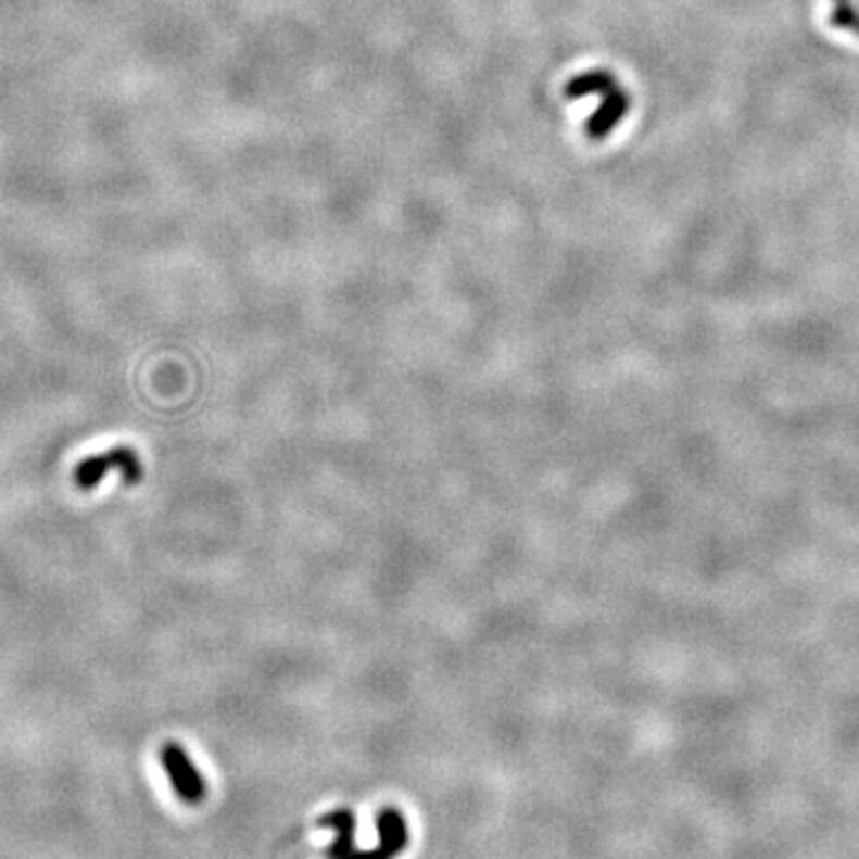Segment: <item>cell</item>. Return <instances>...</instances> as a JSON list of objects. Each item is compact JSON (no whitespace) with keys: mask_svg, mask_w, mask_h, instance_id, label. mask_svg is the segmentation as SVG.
<instances>
[{"mask_svg":"<svg viewBox=\"0 0 859 859\" xmlns=\"http://www.w3.org/2000/svg\"><path fill=\"white\" fill-rule=\"evenodd\" d=\"M833 3V22L841 29L859 36V0H831Z\"/></svg>","mask_w":859,"mask_h":859,"instance_id":"5","label":"cell"},{"mask_svg":"<svg viewBox=\"0 0 859 859\" xmlns=\"http://www.w3.org/2000/svg\"><path fill=\"white\" fill-rule=\"evenodd\" d=\"M378 833H380V845L378 850L372 852H358L354 850L346 855L344 859H392L394 855L402 852L408 843V829L406 819L394 807H387L378 814Z\"/></svg>","mask_w":859,"mask_h":859,"instance_id":"4","label":"cell"},{"mask_svg":"<svg viewBox=\"0 0 859 859\" xmlns=\"http://www.w3.org/2000/svg\"><path fill=\"white\" fill-rule=\"evenodd\" d=\"M161 765L170 779V785L187 805H199L205 797V781L201 771L193 767L187 749L179 743H165L161 749Z\"/></svg>","mask_w":859,"mask_h":859,"instance_id":"3","label":"cell"},{"mask_svg":"<svg viewBox=\"0 0 859 859\" xmlns=\"http://www.w3.org/2000/svg\"><path fill=\"white\" fill-rule=\"evenodd\" d=\"M585 96H597V108L588 123V137L595 141L607 139L626 117L631 99L614 75L604 70L583 72V75L568 81L566 99H585Z\"/></svg>","mask_w":859,"mask_h":859,"instance_id":"1","label":"cell"},{"mask_svg":"<svg viewBox=\"0 0 859 859\" xmlns=\"http://www.w3.org/2000/svg\"><path fill=\"white\" fill-rule=\"evenodd\" d=\"M108 470H123L125 485H139L143 476L139 454L131 450V446H115V450L84 458V462L75 468L77 488L93 490L105 478Z\"/></svg>","mask_w":859,"mask_h":859,"instance_id":"2","label":"cell"}]
</instances>
